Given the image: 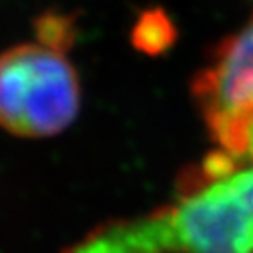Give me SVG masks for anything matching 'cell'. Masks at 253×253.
Returning <instances> with one entry per match:
<instances>
[{
	"instance_id": "cell-3",
	"label": "cell",
	"mask_w": 253,
	"mask_h": 253,
	"mask_svg": "<svg viewBox=\"0 0 253 253\" xmlns=\"http://www.w3.org/2000/svg\"><path fill=\"white\" fill-rule=\"evenodd\" d=\"M174 253H253V210L217 178L171 207Z\"/></svg>"
},
{
	"instance_id": "cell-2",
	"label": "cell",
	"mask_w": 253,
	"mask_h": 253,
	"mask_svg": "<svg viewBox=\"0 0 253 253\" xmlns=\"http://www.w3.org/2000/svg\"><path fill=\"white\" fill-rule=\"evenodd\" d=\"M191 94L217 150L240 167L253 163V15L217 45Z\"/></svg>"
},
{
	"instance_id": "cell-1",
	"label": "cell",
	"mask_w": 253,
	"mask_h": 253,
	"mask_svg": "<svg viewBox=\"0 0 253 253\" xmlns=\"http://www.w3.org/2000/svg\"><path fill=\"white\" fill-rule=\"evenodd\" d=\"M81 105L73 66L45 45L0 54V126L21 137H49L72 124Z\"/></svg>"
},
{
	"instance_id": "cell-4",
	"label": "cell",
	"mask_w": 253,
	"mask_h": 253,
	"mask_svg": "<svg viewBox=\"0 0 253 253\" xmlns=\"http://www.w3.org/2000/svg\"><path fill=\"white\" fill-rule=\"evenodd\" d=\"M64 253H174L171 207L101 223Z\"/></svg>"
},
{
	"instance_id": "cell-6",
	"label": "cell",
	"mask_w": 253,
	"mask_h": 253,
	"mask_svg": "<svg viewBox=\"0 0 253 253\" xmlns=\"http://www.w3.org/2000/svg\"><path fill=\"white\" fill-rule=\"evenodd\" d=\"M34 32L42 45L56 53H68L77 40V23L75 17L64 11H43L34 21Z\"/></svg>"
},
{
	"instance_id": "cell-5",
	"label": "cell",
	"mask_w": 253,
	"mask_h": 253,
	"mask_svg": "<svg viewBox=\"0 0 253 253\" xmlns=\"http://www.w3.org/2000/svg\"><path fill=\"white\" fill-rule=\"evenodd\" d=\"M176 42V28L172 19L162 8L141 11L131 28V43L137 51L158 56L169 51Z\"/></svg>"
}]
</instances>
